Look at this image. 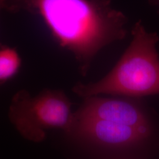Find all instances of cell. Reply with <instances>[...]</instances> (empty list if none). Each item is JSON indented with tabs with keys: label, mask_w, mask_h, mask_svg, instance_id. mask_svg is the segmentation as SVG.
Instances as JSON below:
<instances>
[{
	"label": "cell",
	"mask_w": 159,
	"mask_h": 159,
	"mask_svg": "<svg viewBox=\"0 0 159 159\" xmlns=\"http://www.w3.org/2000/svg\"><path fill=\"white\" fill-rule=\"evenodd\" d=\"M0 7L40 17L58 44L73 54L83 75L99 51L127 34V18L112 0H0Z\"/></svg>",
	"instance_id": "cell-1"
},
{
	"label": "cell",
	"mask_w": 159,
	"mask_h": 159,
	"mask_svg": "<svg viewBox=\"0 0 159 159\" xmlns=\"http://www.w3.org/2000/svg\"><path fill=\"white\" fill-rule=\"evenodd\" d=\"M132 40L112 70L94 83H77L73 91L84 98L101 94L132 98L159 94V37L140 20L131 30Z\"/></svg>",
	"instance_id": "cell-2"
},
{
	"label": "cell",
	"mask_w": 159,
	"mask_h": 159,
	"mask_svg": "<svg viewBox=\"0 0 159 159\" xmlns=\"http://www.w3.org/2000/svg\"><path fill=\"white\" fill-rule=\"evenodd\" d=\"M70 131H74L80 140L106 154V159L159 157V130L73 117Z\"/></svg>",
	"instance_id": "cell-3"
},
{
	"label": "cell",
	"mask_w": 159,
	"mask_h": 159,
	"mask_svg": "<svg viewBox=\"0 0 159 159\" xmlns=\"http://www.w3.org/2000/svg\"><path fill=\"white\" fill-rule=\"evenodd\" d=\"M71 105L60 90H46L33 97L29 91L21 90L12 98L8 117L23 138L40 143L45 140L50 129L70 131L73 119Z\"/></svg>",
	"instance_id": "cell-4"
},
{
	"label": "cell",
	"mask_w": 159,
	"mask_h": 159,
	"mask_svg": "<svg viewBox=\"0 0 159 159\" xmlns=\"http://www.w3.org/2000/svg\"><path fill=\"white\" fill-rule=\"evenodd\" d=\"M73 114L79 119L102 120L137 128L159 130V115L142 98H86Z\"/></svg>",
	"instance_id": "cell-5"
},
{
	"label": "cell",
	"mask_w": 159,
	"mask_h": 159,
	"mask_svg": "<svg viewBox=\"0 0 159 159\" xmlns=\"http://www.w3.org/2000/svg\"><path fill=\"white\" fill-rule=\"evenodd\" d=\"M21 65V59L17 50L2 46L0 50V82L3 84L17 74Z\"/></svg>",
	"instance_id": "cell-6"
},
{
	"label": "cell",
	"mask_w": 159,
	"mask_h": 159,
	"mask_svg": "<svg viewBox=\"0 0 159 159\" xmlns=\"http://www.w3.org/2000/svg\"><path fill=\"white\" fill-rule=\"evenodd\" d=\"M150 3L156 8L157 13L159 14V0H148Z\"/></svg>",
	"instance_id": "cell-7"
}]
</instances>
